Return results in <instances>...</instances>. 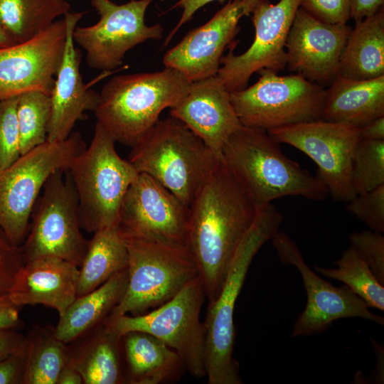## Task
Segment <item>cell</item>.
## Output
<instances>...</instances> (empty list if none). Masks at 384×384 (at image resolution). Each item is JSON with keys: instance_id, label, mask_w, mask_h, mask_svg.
Segmentation results:
<instances>
[{"instance_id": "obj_1", "label": "cell", "mask_w": 384, "mask_h": 384, "mask_svg": "<svg viewBox=\"0 0 384 384\" xmlns=\"http://www.w3.org/2000/svg\"><path fill=\"white\" fill-rule=\"evenodd\" d=\"M189 208V247L210 303L221 290L257 208L222 157Z\"/></svg>"}, {"instance_id": "obj_2", "label": "cell", "mask_w": 384, "mask_h": 384, "mask_svg": "<svg viewBox=\"0 0 384 384\" xmlns=\"http://www.w3.org/2000/svg\"><path fill=\"white\" fill-rule=\"evenodd\" d=\"M222 159L255 208L287 196L321 201L329 195L322 181L287 157L265 129L241 126L225 142Z\"/></svg>"}, {"instance_id": "obj_3", "label": "cell", "mask_w": 384, "mask_h": 384, "mask_svg": "<svg viewBox=\"0 0 384 384\" xmlns=\"http://www.w3.org/2000/svg\"><path fill=\"white\" fill-rule=\"evenodd\" d=\"M191 82L169 67L161 71L120 75L102 87L94 111L115 142L132 146L188 92Z\"/></svg>"}, {"instance_id": "obj_4", "label": "cell", "mask_w": 384, "mask_h": 384, "mask_svg": "<svg viewBox=\"0 0 384 384\" xmlns=\"http://www.w3.org/2000/svg\"><path fill=\"white\" fill-rule=\"evenodd\" d=\"M283 215L270 203L257 208L255 220L238 246L218 297L206 319V370L209 384H242L233 358L234 310L250 265L259 250L279 231Z\"/></svg>"}, {"instance_id": "obj_5", "label": "cell", "mask_w": 384, "mask_h": 384, "mask_svg": "<svg viewBox=\"0 0 384 384\" xmlns=\"http://www.w3.org/2000/svg\"><path fill=\"white\" fill-rule=\"evenodd\" d=\"M127 160L190 206L218 159L182 122L159 121L134 146Z\"/></svg>"}, {"instance_id": "obj_6", "label": "cell", "mask_w": 384, "mask_h": 384, "mask_svg": "<svg viewBox=\"0 0 384 384\" xmlns=\"http://www.w3.org/2000/svg\"><path fill=\"white\" fill-rule=\"evenodd\" d=\"M115 143L97 122L90 146L68 169L78 198L80 228L89 233L119 225L124 196L139 174L118 154Z\"/></svg>"}, {"instance_id": "obj_7", "label": "cell", "mask_w": 384, "mask_h": 384, "mask_svg": "<svg viewBox=\"0 0 384 384\" xmlns=\"http://www.w3.org/2000/svg\"><path fill=\"white\" fill-rule=\"evenodd\" d=\"M122 233L128 254V283L123 297L108 317L151 311L199 275L189 250Z\"/></svg>"}, {"instance_id": "obj_8", "label": "cell", "mask_w": 384, "mask_h": 384, "mask_svg": "<svg viewBox=\"0 0 384 384\" xmlns=\"http://www.w3.org/2000/svg\"><path fill=\"white\" fill-rule=\"evenodd\" d=\"M86 147L81 134L74 132L65 140L36 146L0 171V228L13 244L21 246L24 241L33 208L50 176L68 169Z\"/></svg>"}, {"instance_id": "obj_9", "label": "cell", "mask_w": 384, "mask_h": 384, "mask_svg": "<svg viewBox=\"0 0 384 384\" xmlns=\"http://www.w3.org/2000/svg\"><path fill=\"white\" fill-rule=\"evenodd\" d=\"M205 297L198 275L159 307L136 316L107 317L104 324L121 336L129 331L155 336L176 352L186 371L201 378L206 376V331L200 318Z\"/></svg>"}, {"instance_id": "obj_10", "label": "cell", "mask_w": 384, "mask_h": 384, "mask_svg": "<svg viewBox=\"0 0 384 384\" xmlns=\"http://www.w3.org/2000/svg\"><path fill=\"white\" fill-rule=\"evenodd\" d=\"M252 85L230 92L242 126L269 130L321 119L326 90L299 74L262 68Z\"/></svg>"}, {"instance_id": "obj_11", "label": "cell", "mask_w": 384, "mask_h": 384, "mask_svg": "<svg viewBox=\"0 0 384 384\" xmlns=\"http://www.w3.org/2000/svg\"><path fill=\"white\" fill-rule=\"evenodd\" d=\"M42 191L21 245L24 262L56 257L79 267L88 240L80 231L78 198L68 169L52 174Z\"/></svg>"}, {"instance_id": "obj_12", "label": "cell", "mask_w": 384, "mask_h": 384, "mask_svg": "<svg viewBox=\"0 0 384 384\" xmlns=\"http://www.w3.org/2000/svg\"><path fill=\"white\" fill-rule=\"evenodd\" d=\"M267 132L277 142L297 148L315 162L316 176L334 200L348 202L356 196L351 173L354 151L361 140L358 127L320 119Z\"/></svg>"}, {"instance_id": "obj_13", "label": "cell", "mask_w": 384, "mask_h": 384, "mask_svg": "<svg viewBox=\"0 0 384 384\" xmlns=\"http://www.w3.org/2000/svg\"><path fill=\"white\" fill-rule=\"evenodd\" d=\"M152 1L131 0L117 4L110 0H91L99 21L89 26H76L73 33L75 43L85 51L89 67L111 72L138 44L162 38L164 28L160 24L145 23V13Z\"/></svg>"}, {"instance_id": "obj_14", "label": "cell", "mask_w": 384, "mask_h": 384, "mask_svg": "<svg viewBox=\"0 0 384 384\" xmlns=\"http://www.w3.org/2000/svg\"><path fill=\"white\" fill-rule=\"evenodd\" d=\"M299 7L300 0H279L274 4L269 0L258 2L251 13L252 43L245 52L235 55L233 42L220 59L223 66L217 76L229 92L247 87L252 74L260 69L277 72L287 65L285 43Z\"/></svg>"}, {"instance_id": "obj_15", "label": "cell", "mask_w": 384, "mask_h": 384, "mask_svg": "<svg viewBox=\"0 0 384 384\" xmlns=\"http://www.w3.org/2000/svg\"><path fill=\"white\" fill-rule=\"evenodd\" d=\"M189 225V207L154 178L139 173L122 203L121 231L190 250Z\"/></svg>"}, {"instance_id": "obj_16", "label": "cell", "mask_w": 384, "mask_h": 384, "mask_svg": "<svg viewBox=\"0 0 384 384\" xmlns=\"http://www.w3.org/2000/svg\"><path fill=\"white\" fill-rule=\"evenodd\" d=\"M271 240L280 261L299 270L306 292V304L294 323L292 337L323 332L333 321L344 318L359 317L384 324L383 316L373 314L366 303L346 286L336 287L314 272L286 233L278 231Z\"/></svg>"}, {"instance_id": "obj_17", "label": "cell", "mask_w": 384, "mask_h": 384, "mask_svg": "<svg viewBox=\"0 0 384 384\" xmlns=\"http://www.w3.org/2000/svg\"><path fill=\"white\" fill-rule=\"evenodd\" d=\"M65 18L25 42L0 49V100L32 90L51 93L65 46Z\"/></svg>"}, {"instance_id": "obj_18", "label": "cell", "mask_w": 384, "mask_h": 384, "mask_svg": "<svg viewBox=\"0 0 384 384\" xmlns=\"http://www.w3.org/2000/svg\"><path fill=\"white\" fill-rule=\"evenodd\" d=\"M260 1H230L166 53L165 67L181 72L191 82L217 75L223 51L240 31V19L251 14Z\"/></svg>"}, {"instance_id": "obj_19", "label": "cell", "mask_w": 384, "mask_h": 384, "mask_svg": "<svg viewBox=\"0 0 384 384\" xmlns=\"http://www.w3.org/2000/svg\"><path fill=\"white\" fill-rule=\"evenodd\" d=\"M351 31L347 24L323 22L299 7L285 43L289 69L320 85H329L337 76Z\"/></svg>"}, {"instance_id": "obj_20", "label": "cell", "mask_w": 384, "mask_h": 384, "mask_svg": "<svg viewBox=\"0 0 384 384\" xmlns=\"http://www.w3.org/2000/svg\"><path fill=\"white\" fill-rule=\"evenodd\" d=\"M170 116L182 122L218 158L241 126L230 92L217 75L192 82L186 95L170 108Z\"/></svg>"}, {"instance_id": "obj_21", "label": "cell", "mask_w": 384, "mask_h": 384, "mask_svg": "<svg viewBox=\"0 0 384 384\" xmlns=\"http://www.w3.org/2000/svg\"><path fill=\"white\" fill-rule=\"evenodd\" d=\"M84 12H68L63 17L67 36L62 61L50 93L51 112L47 141L60 142L73 132L78 121L87 118L85 111H95L100 94L83 82L80 72L81 52L75 46L73 31Z\"/></svg>"}, {"instance_id": "obj_22", "label": "cell", "mask_w": 384, "mask_h": 384, "mask_svg": "<svg viewBox=\"0 0 384 384\" xmlns=\"http://www.w3.org/2000/svg\"><path fill=\"white\" fill-rule=\"evenodd\" d=\"M79 267L56 257H39L24 264L9 293L21 307L41 304L63 315L76 298Z\"/></svg>"}, {"instance_id": "obj_23", "label": "cell", "mask_w": 384, "mask_h": 384, "mask_svg": "<svg viewBox=\"0 0 384 384\" xmlns=\"http://www.w3.org/2000/svg\"><path fill=\"white\" fill-rule=\"evenodd\" d=\"M122 342L126 383H174L186 370L176 352L149 334L129 331Z\"/></svg>"}, {"instance_id": "obj_24", "label": "cell", "mask_w": 384, "mask_h": 384, "mask_svg": "<svg viewBox=\"0 0 384 384\" xmlns=\"http://www.w3.org/2000/svg\"><path fill=\"white\" fill-rule=\"evenodd\" d=\"M384 116V76L353 80L336 77L326 90L321 119L361 127Z\"/></svg>"}, {"instance_id": "obj_25", "label": "cell", "mask_w": 384, "mask_h": 384, "mask_svg": "<svg viewBox=\"0 0 384 384\" xmlns=\"http://www.w3.org/2000/svg\"><path fill=\"white\" fill-rule=\"evenodd\" d=\"M81 337L77 348H68V361L81 375L84 384L126 383L122 336L105 324Z\"/></svg>"}, {"instance_id": "obj_26", "label": "cell", "mask_w": 384, "mask_h": 384, "mask_svg": "<svg viewBox=\"0 0 384 384\" xmlns=\"http://www.w3.org/2000/svg\"><path fill=\"white\" fill-rule=\"evenodd\" d=\"M128 283L127 269L116 273L95 290L70 304L54 328L58 338L70 343L103 324L123 297Z\"/></svg>"}, {"instance_id": "obj_27", "label": "cell", "mask_w": 384, "mask_h": 384, "mask_svg": "<svg viewBox=\"0 0 384 384\" xmlns=\"http://www.w3.org/2000/svg\"><path fill=\"white\" fill-rule=\"evenodd\" d=\"M384 76V10L356 22L338 64L337 76L370 80Z\"/></svg>"}, {"instance_id": "obj_28", "label": "cell", "mask_w": 384, "mask_h": 384, "mask_svg": "<svg viewBox=\"0 0 384 384\" xmlns=\"http://www.w3.org/2000/svg\"><path fill=\"white\" fill-rule=\"evenodd\" d=\"M127 265V250L119 226L95 232L79 267L76 297L95 290Z\"/></svg>"}, {"instance_id": "obj_29", "label": "cell", "mask_w": 384, "mask_h": 384, "mask_svg": "<svg viewBox=\"0 0 384 384\" xmlns=\"http://www.w3.org/2000/svg\"><path fill=\"white\" fill-rule=\"evenodd\" d=\"M69 11L66 0H0V26L16 43H23Z\"/></svg>"}, {"instance_id": "obj_30", "label": "cell", "mask_w": 384, "mask_h": 384, "mask_svg": "<svg viewBox=\"0 0 384 384\" xmlns=\"http://www.w3.org/2000/svg\"><path fill=\"white\" fill-rule=\"evenodd\" d=\"M27 357L22 384H56L68 358L67 344L54 328L36 326L26 337Z\"/></svg>"}, {"instance_id": "obj_31", "label": "cell", "mask_w": 384, "mask_h": 384, "mask_svg": "<svg viewBox=\"0 0 384 384\" xmlns=\"http://www.w3.org/2000/svg\"><path fill=\"white\" fill-rule=\"evenodd\" d=\"M337 267L315 266V270L326 277L343 282L368 306L384 310V285L375 277L366 263L351 246L334 262Z\"/></svg>"}, {"instance_id": "obj_32", "label": "cell", "mask_w": 384, "mask_h": 384, "mask_svg": "<svg viewBox=\"0 0 384 384\" xmlns=\"http://www.w3.org/2000/svg\"><path fill=\"white\" fill-rule=\"evenodd\" d=\"M50 112V94L32 90L18 96L16 114L21 155L47 141Z\"/></svg>"}, {"instance_id": "obj_33", "label": "cell", "mask_w": 384, "mask_h": 384, "mask_svg": "<svg viewBox=\"0 0 384 384\" xmlns=\"http://www.w3.org/2000/svg\"><path fill=\"white\" fill-rule=\"evenodd\" d=\"M351 176L356 195L384 184V140L361 139L354 151Z\"/></svg>"}, {"instance_id": "obj_34", "label": "cell", "mask_w": 384, "mask_h": 384, "mask_svg": "<svg viewBox=\"0 0 384 384\" xmlns=\"http://www.w3.org/2000/svg\"><path fill=\"white\" fill-rule=\"evenodd\" d=\"M17 102L18 96L0 100V171L21 156Z\"/></svg>"}, {"instance_id": "obj_35", "label": "cell", "mask_w": 384, "mask_h": 384, "mask_svg": "<svg viewBox=\"0 0 384 384\" xmlns=\"http://www.w3.org/2000/svg\"><path fill=\"white\" fill-rule=\"evenodd\" d=\"M348 211L372 230L384 233V184L366 193L356 194L346 206Z\"/></svg>"}, {"instance_id": "obj_36", "label": "cell", "mask_w": 384, "mask_h": 384, "mask_svg": "<svg viewBox=\"0 0 384 384\" xmlns=\"http://www.w3.org/2000/svg\"><path fill=\"white\" fill-rule=\"evenodd\" d=\"M353 247L377 279L384 285V236L373 230L355 232L349 235Z\"/></svg>"}, {"instance_id": "obj_37", "label": "cell", "mask_w": 384, "mask_h": 384, "mask_svg": "<svg viewBox=\"0 0 384 384\" xmlns=\"http://www.w3.org/2000/svg\"><path fill=\"white\" fill-rule=\"evenodd\" d=\"M300 7L330 24H346L351 18V0H300Z\"/></svg>"}, {"instance_id": "obj_38", "label": "cell", "mask_w": 384, "mask_h": 384, "mask_svg": "<svg viewBox=\"0 0 384 384\" xmlns=\"http://www.w3.org/2000/svg\"><path fill=\"white\" fill-rule=\"evenodd\" d=\"M27 357L26 337L24 343L14 353L0 360V384L21 383Z\"/></svg>"}, {"instance_id": "obj_39", "label": "cell", "mask_w": 384, "mask_h": 384, "mask_svg": "<svg viewBox=\"0 0 384 384\" xmlns=\"http://www.w3.org/2000/svg\"><path fill=\"white\" fill-rule=\"evenodd\" d=\"M19 309L9 295L0 297V330L16 329L20 326Z\"/></svg>"}, {"instance_id": "obj_40", "label": "cell", "mask_w": 384, "mask_h": 384, "mask_svg": "<svg viewBox=\"0 0 384 384\" xmlns=\"http://www.w3.org/2000/svg\"><path fill=\"white\" fill-rule=\"evenodd\" d=\"M214 1H218L220 4H223L226 0H179L177 2V4L174 6V7L178 6L183 9V14L177 25L172 30L170 34L166 37L164 41V46L168 45V43L171 40V38L175 35V33L178 31V30L184 23L189 21L193 17V16L194 15V14L198 9H200L202 6H205L206 4L210 2Z\"/></svg>"}, {"instance_id": "obj_41", "label": "cell", "mask_w": 384, "mask_h": 384, "mask_svg": "<svg viewBox=\"0 0 384 384\" xmlns=\"http://www.w3.org/2000/svg\"><path fill=\"white\" fill-rule=\"evenodd\" d=\"M384 0H351V18L356 22L371 16L383 7Z\"/></svg>"}, {"instance_id": "obj_42", "label": "cell", "mask_w": 384, "mask_h": 384, "mask_svg": "<svg viewBox=\"0 0 384 384\" xmlns=\"http://www.w3.org/2000/svg\"><path fill=\"white\" fill-rule=\"evenodd\" d=\"M26 337L16 329L0 330V360L17 350L25 341Z\"/></svg>"}, {"instance_id": "obj_43", "label": "cell", "mask_w": 384, "mask_h": 384, "mask_svg": "<svg viewBox=\"0 0 384 384\" xmlns=\"http://www.w3.org/2000/svg\"><path fill=\"white\" fill-rule=\"evenodd\" d=\"M361 139L384 140V116L374 119L359 128Z\"/></svg>"}, {"instance_id": "obj_44", "label": "cell", "mask_w": 384, "mask_h": 384, "mask_svg": "<svg viewBox=\"0 0 384 384\" xmlns=\"http://www.w3.org/2000/svg\"><path fill=\"white\" fill-rule=\"evenodd\" d=\"M82 383H83V380L81 375L68 358L66 363L60 372L56 384Z\"/></svg>"}, {"instance_id": "obj_45", "label": "cell", "mask_w": 384, "mask_h": 384, "mask_svg": "<svg viewBox=\"0 0 384 384\" xmlns=\"http://www.w3.org/2000/svg\"><path fill=\"white\" fill-rule=\"evenodd\" d=\"M16 44L15 41L0 26V49Z\"/></svg>"}, {"instance_id": "obj_46", "label": "cell", "mask_w": 384, "mask_h": 384, "mask_svg": "<svg viewBox=\"0 0 384 384\" xmlns=\"http://www.w3.org/2000/svg\"><path fill=\"white\" fill-rule=\"evenodd\" d=\"M162 1H164V0H162Z\"/></svg>"}]
</instances>
